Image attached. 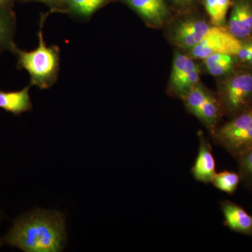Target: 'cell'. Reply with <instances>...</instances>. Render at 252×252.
<instances>
[{"label": "cell", "instance_id": "obj_1", "mask_svg": "<svg viewBox=\"0 0 252 252\" xmlns=\"http://www.w3.org/2000/svg\"><path fill=\"white\" fill-rule=\"evenodd\" d=\"M65 240L64 215L43 210H33L18 217L7 233L0 238L1 245L26 252H61Z\"/></svg>", "mask_w": 252, "mask_h": 252}, {"label": "cell", "instance_id": "obj_2", "mask_svg": "<svg viewBox=\"0 0 252 252\" xmlns=\"http://www.w3.org/2000/svg\"><path fill=\"white\" fill-rule=\"evenodd\" d=\"M48 15L41 16L37 33L39 44L36 49L24 51L15 44L10 51L17 59L18 67L25 69L29 74V85L36 86L41 90L51 89L57 82L61 62L59 46L47 45L44 39L43 29Z\"/></svg>", "mask_w": 252, "mask_h": 252}, {"label": "cell", "instance_id": "obj_3", "mask_svg": "<svg viewBox=\"0 0 252 252\" xmlns=\"http://www.w3.org/2000/svg\"><path fill=\"white\" fill-rule=\"evenodd\" d=\"M219 101L222 111L231 117L252 108V67L243 64L221 77Z\"/></svg>", "mask_w": 252, "mask_h": 252}, {"label": "cell", "instance_id": "obj_4", "mask_svg": "<svg viewBox=\"0 0 252 252\" xmlns=\"http://www.w3.org/2000/svg\"><path fill=\"white\" fill-rule=\"evenodd\" d=\"M217 142L233 157L252 149V108L244 111L213 131Z\"/></svg>", "mask_w": 252, "mask_h": 252}, {"label": "cell", "instance_id": "obj_5", "mask_svg": "<svg viewBox=\"0 0 252 252\" xmlns=\"http://www.w3.org/2000/svg\"><path fill=\"white\" fill-rule=\"evenodd\" d=\"M183 99L189 112L213 132L223 112L219 99L200 82L193 86Z\"/></svg>", "mask_w": 252, "mask_h": 252}, {"label": "cell", "instance_id": "obj_6", "mask_svg": "<svg viewBox=\"0 0 252 252\" xmlns=\"http://www.w3.org/2000/svg\"><path fill=\"white\" fill-rule=\"evenodd\" d=\"M200 67L188 54L176 51L172 62L170 88L175 95L183 99L189 91L200 83Z\"/></svg>", "mask_w": 252, "mask_h": 252}, {"label": "cell", "instance_id": "obj_7", "mask_svg": "<svg viewBox=\"0 0 252 252\" xmlns=\"http://www.w3.org/2000/svg\"><path fill=\"white\" fill-rule=\"evenodd\" d=\"M217 28L203 20H186L175 26L174 41L177 46L188 51L212 34Z\"/></svg>", "mask_w": 252, "mask_h": 252}, {"label": "cell", "instance_id": "obj_8", "mask_svg": "<svg viewBox=\"0 0 252 252\" xmlns=\"http://www.w3.org/2000/svg\"><path fill=\"white\" fill-rule=\"evenodd\" d=\"M237 39L252 38V4L247 0H238L232 7L227 28Z\"/></svg>", "mask_w": 252, "mask_h": 252}, {"label": "cell", "instance_id": "obj_9", "mask_svg": "<svg viewBox=\"0 0 252 252\" xmlns=\"http://www.w3.org/2000/svg\"><path fill=\"white\" fill-rule=\"evenodd\" d=\"M232 34L224 27H217L212 34L188 51L193 60L206 59L216 53H228V46Z\"/></svg>", "mask_w": 252, "mask_h": 252}, {"label": "cell", "instance_id": "obj_10", "mask_svg": "<svg viewBox=\"0 0 252 252\" xmlns=\"http://www.w3.org/2000/svg\"><path fill=\"white\" fill-rule=\"evenodd\" d=\"M142 20L154 27L161 26L168 17V9L164 0H124Z\"/></svg>", "mask_w": 252, "mask_h": 252}, {"label": "cell", "instance_id": "obj_11", "mask_svg": "<svg viewBox=\"0 0 252 252\" xmlns=\"http://www.w3.org/2000/svg\"><path fill=\"white\" fill-rule=\"evenodd\" d=\"M192 174L194 178L203 183H210L216 175V165L210 143L200 137V148Z\"/></svg>", "mask_w": 252, "mask_h": 252}, {"label": "cell", "instance_id": "obj_12", "mask_svg": "<svg viewBox=\"0 0 252 252\" xmlns=\"http://www.w3.org/2000/svg\"><path fill=\"white\" fill-rule=\"evenodd\" d=\"M225 225L230 230L252 236V217L236 204L229 201L221 203Z\"/></svg>", "mask_w": 252, "mask_h": 252}, {"label": "cell", "instance_id": "obj_13", "mask_svg": "<svg viewBox=\"0 0 252 252\" xmlns=\"http://www.w3.org/2000/svg\"><path fill=\"white\" fill-rule=\"evenodd\" d=\"M31 86L28 85L19 91H0V109L20 116L32 109V103L30 96Z\"/></svg>", "mask_w": 252, "mask_h": 252}, {"label": "cell", "instance_id": "obj_14", "mask_svg": "<svg viewBox=\"0 0 252 252\" xmlns=\"http://www.w3.org/2000/svg\"><path fill=\"white\" fill-rule=\"evenodd\" d=\"M16 18L12 7L0 6V53L11 51L14 45Z\"/></svg>", "mask_w": 252, "mask_h": 252}, {"label": "cell", "instance_id": "obj_15", "mask_svg": "<svg viewBox=\"0 0 252 252\" xmlns=\"http://www.w3.org/2000/svg\"><path fill=\"white\" fill-rule=\"evenodd\" d=\"M203 62L209 74L220 78L231 72L238 63L236 58L228 53H216L203 60Z\"/></svg>", "mask_w": 252, "mask_h": 252}, {"label": "cell", "instance_id": "obj_16", "mask_svg": "<svg viewBox=\"0 0 252 252\" xmlns=\"http://www.w3.org/2000/svg\"><path fill=\"white\" fill-rule=\"evenodd\" d=\"M112 0H64V13L81 19L91 18Z\"/></svg>", "mask_w": 252, "mask_h": 252}, {"label": "cell", "instance_id": "obj_17", "mask_svg": "<svg viewBox=\"0 0 252 252\" xmlns=\"http://www.w3.org/2000/svg\"><path fill=\"white\" fill-rule=\"evenodd\" d=\"M203 1L210 23L217 27H224L230 0H203Z\"/></svg>", "mask_w": 252, "mask_h": 252}, {"label": "cell", "instance_id": "obj_18", "mask_svg": "<svg viewBox=\"0 0 252 252\" xmlns=\"http://www.w3.org/2000/svg\"><path fill=\"white\" fill-rule=\"evenodd\" d=\"M240 176L234 172L225 170L216 173L212 183L216 188L228 194H233L238 189Z\"/></svg>", "mask_w": 252, "mask_h": 252}, {"label": "cell", "instance_id": "obj_19", "mask_svg": "<svg viewBox=\"0 0 252 252\" xmlns=\"http://www.w3.org/2000/svg\"><path fill=\"white\" fill-rule=\"evenodd\" d=\"M237 159L240 165V180L252 188V149Z\"/></svg>", "mask_w": 252, "mask_h": 252}, {"label": "cell", "instance_id": "obj_20", "mask_svg": "<svg viewBox=\"0 0 252 252\" xmlns=\"http://www.w3.org/2000/svg\"><path fill=\"white\" fill-rule=\"evenodd\" d=\"M235 57L238 63L252 67V38L240 41Z\"/></svg>", "mask_w": 252, "mask_h": 252}, {"label": "cell", "instance_id": "obj_21", "mask_svg": "<svg viewBox=\"0 0 252 252\" xmlns=\"http://www.w3.org/2000/svg\"><path fill=\"white\" fill-rule=\"evenodd\" d=\"M23 2H31V1H36V2L42 3L49 6L51 12L64 13V0H20Z\"/></svg>", "mask_w": 252, "mask_h": 252}, {"label": "cell", "instance_id": "obj_22", "mask_svg": "<svg viewBox=\"0 0 252 252\" xmlns=\"http://www.w3.org/2000/svg\"><path fill=\"white\" fill-rule=\"evenodd\" d=\"M176 6L180 9H188L190 7L196 0H170Z\"/></svg>", "mask_w": 252, "mask_h": 252}, {"label": "cell", "instance_id": "obj_23", "mask_svg": "<svg viewBox=\"0 0 252 252\" xmlns=\"http://www.w3.org/2000/svg\"><path fill=\"white\" fill-rule=\"evenodd\" d=\"M16 0H0V6L13 7Z\"/></svg>", "mask_w": 252, "mask_h": 252}, {"label": "cell", "instance_id": "obj_24", "mask_svg": "<svg viewBox=\"0 0 252 252\" xmlns=\"http://www.w3.org/2000/svg\"><path fill=\"white\" fill-rule=\"evenodd\" d=\"M1 219H2V216H1V215H0V223H1ZM2 246V245H1V241H0V247H1Z\"/></svg>", "mask_w": 252, "mask_h": 252}]
</instances>
